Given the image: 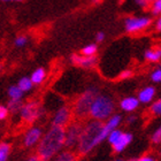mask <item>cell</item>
<instances>
[{
	"label": "cell",
	"mask_w": 161,
	"mask_h": 161,
	"mask_svg": "<svg viewBox=\"0 0 161 161\" xmlns=\"http://www.w3.org/2000/svg\"><path fill=\"white\" fill-rule=\"evenodd\" d=\"M66 143V128L52 127L45 132L37 145V155L42 161H50L59 154Z\"/></svg>",
	"instance_id": "6da1fadb"
},
{
	"label": "cell",
	"mask_w": 161,
	"mask_h": 161,
	"mask_svg": "<svg viewBox=\"0 0 161 161\" xmlns=\"http://www.w3.org/2000/svg\"><path fill=\"white\" fill-rule=\"evenodd\" d=\"M104 122L91 119L84 124L83 131L80 135V142L77 145V153L80 155H85L90 153L93 148L103 143L101 138V130H103Z\"/></svg>",
	"instance_id": "7a4b0ae2"
},
{
	"label": "cell",
	"mask_w": 161,
	"mask_h": 161,
	"mask_svg": "<svg viewBox=\"0 0 161 161\" xmlns=\"http://www.w3.org/2000/svg\"><path fill=\"white\" fill-rule=\"evenodd\" d=\"M114 111L115 103L113 100V98L108 94L99 93L94 99L92 106H91L89 116L93 120L104 122V121L111 118L112 115H114Z\"/></svg>",
	"instance_id": "3957f363"
},
{
	"label": "cell",
	"mask_w": 161,
	"mask_h": 161,
	"mask_svg": "<svg viewBox=\"0 0 161 161\" xmlns=\"http://www.w3.org/2000/svg\"><path fill=\"white\" fill-rule=\"evenodd\" d=\"M99 94V90L97 86H90L84 91L80 97L76 99L73 107V113L78 120L85 119L90 114L91 106L93 104L94 99Z\"/></svg>",
	"instance_id": "277c9868"
},
{
	"label": "cell",
	"mask_w": 161,
	"mask_h": 161,
	"mask_svg": "<svg viewBox=\"0 0 161 161\" xmlns=\"http://www.w3.org/2000/svg\"><path fill=\"white\" fill-rule=\"evenodd\" d=\"M152 19L150 16H128L124 19L123 25L125 32L130 35L139 34L151 27Z\"/></svg>",
	"instance_id": "5b68a950"
},
{
	"label": "cell",
	"mask_w": 161,
	"mask_h": 161,
	"mask_svg": "<svg viewBox=\"0 0 161 161\" xmlns=\"http://www.w3.org/2000/svg\"><path fill=\"white\" fill-rule=\"evenodd\" d=\"M84 124H82L80 121H74L70 122L66 127V143H64V147L68 150H73V148L77 147L78 142H80V135L83 131Z\"/></svg>",
	"instance_id": "8992f818"
},
{
	"label": "cell",
	"mask_w": 161,
	"mask_h": 161,
	"mask_svg": "<svg viewBox=\"0 0 161 161\" xmlns=\"http://www.w3.org/2000/svg\"><path fill=\"white\" fill-rule=\"evenodd\" d=\"M43 114V109L40 107V104L36 100H30L23 105L21 108L20 115L21 119L27 123H34Z\"/></svg>",
	"instance_id": "52a82bcc"
},
{
	"label": "cell",
	"mask_w": 161,
	"mask_h": 161,
	"mask_svg": "<svg viewBox=\"0 0 161 161\" xmlns=\"http://www.w3.org/2000/svg\"><path fill=\"white\" fill-rule=\"evenodd\" d=\"M73 109L69 106H61L55 111L51 123L54 127L66 128L68 124L71 122V116H73Z\"/></svg>",
	"instance_id": "ba28073f"
},
{
	"label": "cell",
	"mask_w": 161,
	"mask_h": 161,
	"mask_svg": "<svg viewBox=\"0 0 161 161\" xmlns=\"http://www.w3.org/2000/svg\"><path fill=\"white\" fill-rule=\"evenodd\" d=\"M44 136L43 129L39 127H31L29 128L23 136V145L25 147H34L39 144L40 139Z\"/></svg>",
	"instance_id": "9c48e42d"
},
{
	"label": "cell",
	"mask_w": 161,
	"mask_h": 161,
	"mask_svg": "<svg viewBox=\"0 0 161 161\" xmlns=\"http://www.w3.org/2000/svg\"><path fill=\"white\" fill-rule=\"evenodd\" d=\"M70 60L73 62V64L77 66L80 68H85V69H90V68L94 67L97 64V57H86L83 54H73L70 57Z\"/></svg>",
	"instance_id": "30bf717a"
},
{
	"label": "cell",
	"mask_w": 161,
	"mask_h": 161,
	"mask_svg": "<svg viewBox=\"0 0 161 161\" xmlns=\"http://www.w3.org/2000/svg\"><path fill=\"white\" fill-rule=\"evenodd\" d=\"M122 122V116L120 114H114L112 115L111 118L106 120L104 122V125H103V130H101V138L103 141L107 139V137L109 136L112 131L118 129V127Z\"/></svg>",
	"instance_id": "8fae6325"
},
{
	"label": "cell",
	"mask_w": 161,
	"mask_h": 161,
	"mask_svg": "<svg viewBox=\"0 0 161 161\" xmlns=\"http://www.w3.org/2000/svg\"><path fill=\"white\" fill-rule=\"evenodd\" d=\"M132 139H134L132 134H130V132H122L120 137L118 138V141L112 145L113 151H114L115 153H121V152H123L124 150L130 145Z\"/></svg>",
	"instance_id": "7c38bea8"
},
{
	"label": "cell",
	"mask_w": 161,
	"mask_h": 161,
	"mask_svg": "<svg viewBox=\"0 0 161 161\" xmlns=\"http://www.w3.org/2000/svg\"><path fill=\"white\" fill-rule=\"evenodd\" d=\"M141 104V101L137 97H125L123 99H121L120 101V108L123 112H127V113H132L138 108Z\"/></svg>",
	"instance_id": "4fadbf2b"
},
{
	"label": "cell",
	"mask_w": 161,
	"mask_h": 161,
	"mask_svg": "<svg viewBox=\"0 0 161 161\" xmlns=\"http://www.w3.org/2000/svg\"><path fill=\"white\" fill-rule=\"evenodd\" d=\"M155 93H157V91H155V87L150 85V86H145L144 89H142L139 92H138V96L137 98L139 99L142 104H150L153 101L155 97Z\"/></svg>",
	"instance_id": "5bb4252c"
},
{
	"label": "cell",
	"mask_w": 161,
	"mask_h": 161,
	"mask_svg": "<svg viewBox=\"0 0 161 161\" xmlns=\"http://www.w3.org/2000/svg\"><path fill=\"white\" fill-rule=\"evenodd\" d=\"M144 59L147 62H152V64H155V62H160L161 61V47L160 46H155L151 47L144 52Z\"/></svg>",
	"instance_id": "9a60e30c"
},
{
	"label": "cell",
	"mask_w": 161,
	"mask_h": 161,
	"mask_svg": "<svg viewBox=\"0 0 161 161\" xmlns=\"http://www.w3.org/2000/svg\"><path fill=\"white\" fill-rule=\"evenodd\" d=\"M50 161H77V157H76L75 152L67 148L66 151H61L59 154H57Z\"/></svg>",
	"instance_id": "2e32d148"
},
{
	"label": "cell",
	"mask_w": 161,
	"mask_h": 161,
	"mask_svg": "<svg viewBox=\"0 0 161 161\" xmlns=\"http://www.w3.org/2000/svg\"><path fill=\"white\" fill-rule=\"evenodd\" d=\"M31 80H32V83L38 85V84H42L44 82V80L46 78V70L44 69V68H37V69H35L32 71V74L30 76Z\"/></svg>",
	"instance_id": "e0dca14e"
},
{
	"label": "cell",
	"mask_w": 161,
	"mask_h": 161,
	"mask_svg": "<svg viewBox=\"0 0 161 161\" xmlns=\"http://www.w3.org/2000/svg\"><path fill=\"white\" fill-rule=\"evenodd\" d=\"M23 101L22 99H9L8 104H7V107L9 109V113H13V114H16V113H20L21 108L23 107Z\"/></svg>",
	"instance_id": "ac0fdd59"
},
{
	"label": "cell",
	"mask_w": 161,
	"mask_h": 161,
	"mask_svg": "<svg viewBox=\"0 0 161 161\" xmlns=\"http://www.w3.org/2000/svg\"><path fill=\"white\" fill-rule=\"evenodd\" d=\"M35 84L32 83V80H31L30 77H27V76H24V77H21L17 82V86L20 87L21 90L23 91V92H29V91L32 89Z\"/></svg>",
	"instance_id": "d6986e66"
},
{
	"label": "cell",
	"mask_w": 161,
	"mask_h": 161,
	"mask_svg": "<svg viewBox=\"0 0 161 161\" xmlns=\"http://www.w3.org/2000/svg\"><path fill=\"white\" fill-rule=\"evenodd\" d=\"M23 93L24 92L17 86V84L16 85H10L8 87V90H7V94H8V97L10 99H22Z\"/></svg>",
	"instance_id": "ffe728a7"
},
{
	"label": "cell",
	"mask_w": 161,
	"mask_h": 161,
	"mask_svg": "<svg viewBox=\"0 0 161 161\" xmlns=\"http://www.w3.org/2000/svg\"><path fill=\"white\" fill-rule=\"evenodd\" d=\"M10 154V144L9 143H0V161H7Z\"/></svg>",
	"instance_id": "44dd1931"
},
{
	"label": "cell",
	"mask_w": 161,
	"mask_h": 161,
	"mask_svg": "<svg viewBox=\"0 0 161 161\" xmlns=\"http://www.w3.org/2000/svg\"><path fill=\"white\" fill-rule=\"evenodd\" d=\"M98 52V46L97 44H89L86 46H84L80 51V54L86 55V57H93Z\"/></svg>",
	"instance_id": "7402d4cb"
},
{
	"label": "cell",
	"mask_w": 161,
	"mask_h": 161,
	"mask_svg": "<svg viewBox=\"0 0 161 161\" xmlns=\"http://www.w3.org/2000/svg\"><path fill=\"white\" fill-rule=\"evenodd\" d=\"M150 10H151L152 15H154V16L161 15V0H152Z\"/></svg>",
	"instance_id": "603a6c76"
},
{
	"label": "cell",
	"mask_w": 161,
	"mask_h": 161,
	"mask_svg": "<svg viewBox=\"0 0 161 161\" xmlns=\"http://www.w3.org/2000/svg\"><path fill=\"white\" fill-rule=\"evenodd\" d=\"M150 113L154 116H161V98L152 103L150 107Z\"/></svg>",
	"instance_id": "cb8c5ba5"
},
{
	"label": "cell",
	"mask_w": 161,
	"mask_h": 161,
	"mask_svg": "<svg viewBox=\"0 0 161 161\" xmlns=\"http://www.w3.org/2000/svg\"><path fill=\"white\" fill-rule=\"evenodd\" d=\"M151 142H152V144H154V145L161 144V125L157 128L154 132L152 134Z\"/></svg>",
	"instance_id": "d4e9b609"
},
{
	"label": "cell",
	"mask_w": 161,
	"mask_h": 161,
	"mask_svg": "<svg viewBox=\"0 0 161 161\" xmlns=\"http://www.w3.org/2000/svg\"><path fill=\"white\" fill-rule=\"evenodd\" d=\"M150 77H151V80L153 83H161V66L157 67L152 71Z\"/></svg>",
	"instance_id": "484cf974"
},
{
	"label": "cell",
	"mask_w": 161,
	"mask_h": 161,
	"mask_svg": "<svg viewBox=\"0 0 161 161\" xmlns=\"http://www.w3.org/2000/svg\"><path fill=\"white\" fill-rule=\"evenodd\" d=\"M123 131H121V130H119V129H115V130H113L109 134V136L107 137V142L109 143L111 145H113L115 143V142L118 141V138L121 136V134H122Z\"/></svg>",
	"instance_id": "4316f807"
},
{
	"label": "cell",
	"mask_w": 161,
	"mask_h": 161,
	"mask_svg": "<svg viewBox=\"0 0 161 161\" xmlns=\"http://www.w3.org/2000/svg\"><path fill=\"white\" fill-rule=\"evenodd\" d=\"M134 3L139 8H143V9L150 8V6H151V0H134Z\"/></svg>",
	"instance_id": "83f0119b"
},
{
	"label": "cell",
	"mask_w": 161,
	"mask_h": 161,
	"mask_svg": "<svg viewBox=\"0 0 161 161\" xmlns=\"http://www.w3.org/2000/svg\"><path fill=\"white\" fill-rule=\"evenodd\" d=\"M27 43H28V38L25 36H19V37H16L15 40H14V44L17 47H23Z\"/></svg>",
	"instance_id": "f1b7e54d"
},
{
	"label": "cell",
	"mask_w": 161,
	"mask_h": 161,
	"mask_svg": "<svg viewBox=\"0 0 161 161\" xmlns=\"http://www.w3.org/2000/svg\"><path fill=\"white\" fill-rule=\"evenodd\" d=\"M8 114H9L8 107H7V106H3V105H0V121L6 120Z\"/></svg>",
	"instance_id": "f546056e"
},
{
	"label": "cell",
	"mask_w": 161,
	"mask_h": 161,
	"mask_svg": "<svg viewBox=\"0 0 161 161\" xmlns=\"http://www.w3.org/2000/svg\"><path fill=\"white\" fill-rule=\"evenodd\" d=\"M132 76H134V73L131 70H123L120 74L121 80H129V78H131Z\"/></svg>",
	"instance_id": "4dcf8cb0"
},
{
	"label": "cell",
	"mask_w": 161,
	"mask_h": 161,
	"mask_svg": "<svg viewBox=\"0 0 161 161\" xmlns=\"http://www.w3.org/2000/svg\"><path fill=\"white\" fill-rule=\"evenodd\" d=\"M154 30L157 32H161V15L157 17V20L154 22Z\"/></svg>",
	"instance_id": "1f68e13d"
},
{
	"label": "cell",
	"mask_w": 161,
	"mask_h": 161,
	"mask_svg": "<svg viewBox=\"0 0 161 161\" xmlns=\"http://www.w3.org/2000/svg\"><path fill=\"white\" fill-rule=\"evenodd\" d=\"M105 37H106L105 32L99 31V32H97V35H96V42H97V43H103L105 40Z\"/></svg>",
	"instance_id": "d6a6232c"
},
{
	"label": "cell",
	"mask_w": 161,
	"mask_h": 161,
	"mask_svg": "<svg viewBox=\"0 0 161 161\" xmlns=\"http://www.w3.org/2000/svg\"><path fill=\"white\" fill-rule=\"evenodd\" d=\"M136 161H155V159L151 155H143L141 158L136 159Z\"/></svg>",
	"instance_id": "836d02e7"
},
{
	"label": "cell",
	"mask_w": 161,
	"mask_h": 161,
	"mask_svg": "<svg viewBox=\"0 0 161 161\" xmlns=\"http://www.w3.org/2000/svg\"><path fill=\"white\" fill-rule=\"evenodd\" d=\"M136 120H137V116H136V115H129L125 122H127V124H132L136 122Z\"/></svg>",
	"instance_id": "e575fe53"
},
{
	"label": "cell",
	"mask_w": 161,
	"mask_h": 161,
	"mask_svg": "<svg viewBox=\"0 0 161 161\" xmlns=\"http://www.w3.org/2000/svg\"><path fill=\"white\" fill-rule=\"evenodd\" d=\"M25 161H42V160H40L39 157L36 154V155H31V157H29Z\"/></svg>",
	"instance_id": "d590c367"
},
{
	"label": "cell",
	"mask_w": 161,
	"mask_h": 161,
	"mask_svg": "<svg viewBox=\"0 0 161 161\" xmlns=\"http://www.w3.org/2000/svg\"><path fill=\"white\" fill-rule=\"evenodd\" d=\"M3 1H22V0H3Z\"/></svg>",
	"instance_id": "8d00e7d4"
},
{
	"label": "cell",
	"mask_w": 161,
	"mask_h": 161,
	"mask_svg": "<svg viewBox=\"0 0 161 161\" xmlns=\"http://www.w3.org/2000/svg\"><path fill=\"white\" fill-rule=\"evenodd\" d=\"M99 1H100V0H92V3H99Z\"/></svg>",
	"instance_id": "74e56055"
},
{
	"label": "cell",
	"mask_w": 161,
	"mask_h": 161,
	"mask_svg": "<svg viewBox=\"0 0 161 161\" xmlns=\"http://www.w3.org/2000/svg\"><path fill=\"white\" fill-rule=\"evenodd\" d=\"M114 161H124L123 159H116V160H114Z\"/></svg>",
	"instance_id": "f35d334b"
},
{
	"label": "cell",
	"mask_w": 161,
	"mask_h": 161,
	"mask_svg": "<svg viewBox=\"0 0 161 161\" xmlns=\"http://www.w3.org/2000/svg\"><path fill=\"white\" fill-rule=\"evenodd\" d=\"M159 155H160V157H161V148H160V150H159Z\"/></svg>",
	"instance_id": "ab89813d"
},
{
	"label": "cell",
	"mask_w": 161,
	"mask_h": 161,
	"mask_svg": "<svg viewBox=\"0 0 161 161\" xmlns=\"http://www.w3.org/2000/svg\"><path fill=\"white\" fill-rule=\"evenodd\" d=\"M1 69H3V64H0V70H1Z\"/></svg>",
	"instance_id": "60d3db41"
},
{
	"label": "cell",
	"mask_w": 161,
	"mask_h": 161,
	"mask_svg": "<svg viewBox=\"0 0 161 161\" xmlns=\"http://www.w3.org/2000/svg\"><path fill=\"white\" fill-rule=\"evenodd\" d=\"M151 1H152V0H151Z\"/></svg>",
	"instance_id": "b9f144b4"
}]
</instances>
